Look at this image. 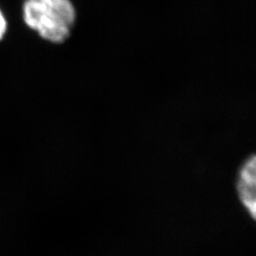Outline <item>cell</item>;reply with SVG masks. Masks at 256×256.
Returning a JSON list of instances; mask_svg holds the SVG:
<instances>
[{"label": "cell", "instance_id": "6da1fadb", "mask_svg": "<svg viewBox=\"0 0 256 256\" xmlns=\"http://www.w3.org/2000/svg\"><path fill=\"white\" fill-rule=\"evenodd\" d=\"M23 18L39 36L50 43L61 44L70 36L76 10L70 0H26Z\"/></svg>", "mask_w": 256, "mask_h": 256}, {"label": "cell", "instance_id": "7a4b0ae2", "mask_svg": "<svg viewBox=\"0 0 256 256\" xmlns=\"http://www.w3.org/2000/svg\"><path fill=\"white\" fill-rule=\"evenodd\" d=\"M256 156L247 158L238 170L236 176V192L241 205L247 210L252 220L256 212Z\"/></svg>", "mask_w": 256, "mask_h": 256}, {"label": "cell", "instance_id": "3957f363", "mask_svg": "<svg viewBox=\"0 0 256 256\" xmlns=\"http://www.w3.org/2000/svg\"><path fill=\"white\" fill-rule=\"evenodd\" d=\"M6 28H7L6 19L4 18V16L2 14V12H0V39L4 36V34L6 32Z\"/></svg>", "mask_w": 256, "mask_h": 256}]
</instances>
